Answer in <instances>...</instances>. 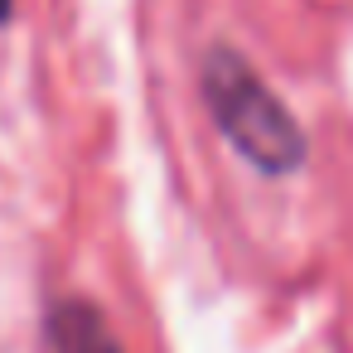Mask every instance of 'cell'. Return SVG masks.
I'll return each mask as SVG.
<instances>
[{
  "label": "cell",
  "mask_w": 353,
  "mask_h": 353,
  "mask_svg": "<svg viewBox=\"0 0 353 353\" xmlns=\"http://www.w3.org/2000/svg\"><path fill=\"white\" fill-rule=\"evenodd\" d=\"M199 92L223 131V141L261 174H295L310 155V136L295 112L271 92V83L228 44L208 49L199 68Z\"/></svg>",
  "instance_id": "1"
},
{
  "label": "cell",
  "mask_w": 353,
  "mask_h": 353,
  "mask_svg": "<svg viewBox=\"0 0 353 353\" xmlns=\"http://www.w3.org/2000/svg\"><path fill=\"white\" fill-rule=\"evenodd\" d=\"M10 6H15V0H0V25H6V20H10Z\"/></svg>",
  "instance_id": "3"
},
{
  "label": "cell",
  "mask_w": 353,
  "mask_h": 353,
  "mask_svg": "<svg viewBox=\"0 0 353 353\" xmlns=\"http://www.w3.org/2000/svg\"><path fill=\"white\" fill-rule=\"evenodd\" d=\"M49 339L54 353H121L112 324L92 300H59L49 310Z\"/></svg>",
  "instance_id": "2"
}]
</instances>
